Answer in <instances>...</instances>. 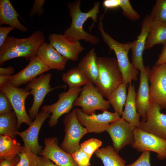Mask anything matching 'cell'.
<instances>
[{"instance_id":"obj_38","label":"cell","mask_w":166,"mask_h":166,"mask_svg":"<svg viewBox=\"0 0 166 166\" xmlns=\"http://www.w3.org/2000/svg\"><path fill=\"white\" fill-rule=\"evenodd\" d=\"M150 152L145 151L143 152L134 162L126 166H151L150 161Z\"/></svg>"},{"instance_id":"obj_15","label":"cell","mask_w":166,"mask_h":166,"mask_svg":"<svg viewBox=\"0 0 166 166\" xmlns=\"http://www.w3.org/2000/svg\"><path fill=\"white\" fill-rule=\"evenodd\" d=\"M48 38L49 43L68 60L76 61L79 54L85 49L79 41L73 40L64 34H50Z\"/></svg>"},{"instance_id":"obj_27","label":"cell","mask_w":166,"mask_h":166,"mask_svg":"<svg viewBox=\"0 0 166 166\" xmlns=\"http://www.w3.org/2000/svg\"><path fill=\"white\" fill-rule=\"evenodd\" d=\"M102 161L104 166H126V162L111 146L98 148L94 152Z\"/></svg>"},{"instance_id":"obj_7","label":"cell","mask_w":166,"mask_h":166,"mask_svg":"<svg viewBox=\"0 0 166 166\" xmlns=\"http://www.w3.org/2000/svg\"><path fill=\"white\" fill-rule=\"evenodd\" d=\"M0 90L7 97L11 104L17 117L18 128L23 123L29 126L32 121L26 112L25 102L27 97L31 94L30 92L25 88L14 87L8 82L0 87Z\"/></svg>"},{"instance_id":"obj_36","label":"cell","mask_w":166,"mask_h":166,"mask_svg":"<svg viewBox=\"0 0 166 166\" xmlns=\"http://www.w3.org/2000/svg\"><path fill=\"white\" fill-rule=\"evenodd\" d=\"M13 109L11 104L6 95L0 92V114L8 113Z\"/></svg>"},{"instance_id":"obj_8","label":"cell","mask_w":166,"mask_h":166,"mask_svg":"<svg viewBox=\"0 0 166 166\" xmlns=\"http://www.w3.org/2000/svg\"><path fill=\"white\" fill-rule=\"evenodd\" d=\"M52 77L50 73H43L28 82L25 88L30 91L33 97L32 105L28 111V115L32 120L38 114L39 108L42 104L46 95L54 89L66 88L62 85L51 88L49 82Z\"/></svg>"},{"instance_id":"obj_4","label":"cell","mask_w":166,"mask_h":166,"mask_svg":"<svg viewBox=\"0 0 166 166\" xmlns=\"http://www.w3.org/2000/svg\"><path fill=\"white\" fill-rule=\"evenodd\" d=\"M98 74L95 86L107 98L123 83L122 74L116 58L97 57Z\"/></svg>"},{"instance_id":"obj_12","label":"cell","mask_w":166,"mask_h":166,"mask_svg":"<svg viewBox=\"0 0 166 166\" xmlns=\"http://www.w3.org/2000/svg\"><path fill=\"white\" fill-rule=\"evenodd\" d=\"M134 142L132 147L138 152L152 151L157 154L160 160L166 159V140L136 128Z\"/></svg>"},{"instance_id":"obj_13","label":"cell","mask_w":166,"mask_h":166,"mask_svg":"<svg viewBox=\"0 0 166 166\" xmlns=\"http://www.w3.org/2000/svg\"><path fill=\"white\" fill-rule=\"evenodd\" d=\"M158 105L149 103L145 121H140L139 128L142 130L166 140V114L160 112Z\"/></svg>"},{"instance_id":"obj_3","label":"cell","mask_w":166,"mask_h":166,"mask_svg":"<svg viewBox=\"0 0 166 166\" xmlns=\"http://www.w3.org/2000/svg\"><path fill=\"white\" fill-rule=\"evenodd\" d=\"M106 12L105 11L99 18L98 29L104 42L108 46L110 51L113 50L115 53L122 74L123 82L127 84L131 83L132 80L136 81L138 79L139 70L130 62L128 56L133 42L120 43L114 39L105 32L103 22Z\"/></svg>"},{"instance_id":"obj_30","label":"cell","mask_w":166,"mask_h":166,"mask_svg":"<svg viewBox=\"0 0 166 166\" xmlns=\"http://www.w3.org/2000/svg\"><path fill=\"white\" fill-rule=\"evenodd\" d=\"M62 79L71 88L81 87L91 82L77 66L63 73Z\"/></svg>"},{"instance_id":"obj_40","label":"cell","mask_w":166,"mask_h":166,"mask_svg":"<svg viewBox=\"0 0 166 166\" xmlns=\"http://www.w3.org/2000/svg\"><path fill=\"white\" fill-rule=\"evenodd\" d=\"M19 160L18 155L11 159H0V166H16Z\"/></svg>"},{"instance_id":"obj_1","label":"cell","mask_w":166,"mask_h":166,"mask_svg":"<svg viewBox=\"0 0 166 166\" xmlns=\"http://www.w3.org/2000/svg\"><path fill=\"white\" fill-rule=\"evenodd\" d=\"M45 41V36L41 30L35 31L26 38L8 36L0 47V65L9 60L19 57L30 61L37 56L38 49Z\"/></svg>"},{"instance_id":"obj_17","label":"cell","mask_w":166,"mask_h":166,"mask_svg":"<svg viewBox=\"0 0 166 166\" xmlns=\"http://www.w3.org/2000/svg\"><path fill=\"white\" fill-rule=\"evenodd\" d=\"M45 147L39 155L49 159L59 166H78L71 154L63 150L58 145L55 137L46 138Z\"/></svg>"},{"instance_id":"obj_42","label":"cell","mask_w":166,"mask_h":166,"mask_svg":"<svg viewBox=\"0 0 166 166\" xmlns=\"http://www.w3.org/2000/svg\"><path fill=\"white\" fill-rule=\"evenodd\" d=\"M119 0H105L104 1L103 5L105 9H112L120 7Z\"/></svg>"},{"instance_id":"obj_33","label":"cell","mask_w":166,"mask_h":166,"mask_svg":"<svg viewBox=\"0 0 166 166\" xmlns=\"http://www.w3.org/2000/svg\"><path fill=\"white\" fill-rule=\"evenodd\" d=\"M102 142L99 140L92 138L80 144V149L91 157L93 153L101 146Z\"/></svg>"},{"instance_id":"obj_26","label":"cell","mask_w":166,"mask_h":166,"mask_svg":"<svg viewBox=\"0 0 166 166\" xmlns=\"http://www.w3.org/2000/svg\"><path fill=\"white\" fill-rule=\"evenodd\" d=\"M166 43V22H153L148 32L144 49L152 48L157 44Z\"/></svg>"},{"instance_id":"obj_21","label":"cell","mask_w":166,"mask_h":166,"mask_svg":"<svg viewBox=\"0 0 166 166\" xmlns=\"http://www.w3.org/2000/svg\"><path fill=\"white\" fill-rule=\"evenodd\" d=\"M37 56L50 70H63L68 60L59 53L49 43L45 42L38 49Z\"/></svg>"},{"instance_id":"obj_18","label":"cell","mask_w":166,"mask_h":166,"mask_svg":"<svg viewBox=\"0 0 166 166\" xmlns=\"http://www.w3.org/2000/svg\"><path fill=\"white\" fill-rule=\"evenodd\" d=\"M49 70L39 57L36 56L30 61L24 69L12 75L8 82L12 86L18 87Z\"/></svg>"},{"instance_id":"obj_20","label":"cell","mask_w":166,"mask_h":166,"mask_svg":"<svg viewBox=\"0 0 166 166\" xmlns=\"http://www.w3.org/2000/svg\"><path fill=\"white\" fill-rule=\"evenodd\" d=\"M152 22L150 15H146L142 22L141 32L137 39L133 42L131 49L132 50V63L140 71L144 66L143 53L144 50L148 30Z\"/></svg>"},{"instance_id":"obj_6","label":"cell","mask_w":166,"mask_h":166,"mask_svg":"<svg viewBox=\"0 0 166 166\" xmlns=\"http://www.w3.org/2000/svg\"><path fill=\"white\" fill-rule=\"evenodd\" d=\"M63 121L65 134L60 147L71 154L80 148L81 139L89 132L78 120L75 109L65 116Z\"/></svg>"},{"instance_id":"obj_34","label":"cell","mask_w":166,"mask_h":166,"mask_svg":"<svg viewBox=\"0 0 166 166\" xmlns=\"http://www.w3.org/2000/svg\"><path fill=\"white\" fill-rule=\"evenodd\" d=\"M120 7L124 15L129 20L135 21L140 18V15L132 8L128 0H119Z\"/></svg>"},{"instance_id":"obj_37","label":"cell","mask_w":166,"mask_h":166,"mask_svg":"<svg viewBox=\"0 0 166 166\" xmlns=\"http://www.w3.org/2000/svg\"><path fill=\"white\" fill-rule=\"evenodd\" d=\"M45 0H35L31 9L29 16L32 17L35 14L40 17L44 12L43 5L45 2Z\"/></svg>"},{"instance_id":"obj_41","label":"cell","mask_w":166,"mask_h":166,"mask_svg":"<svg viewBox=\"0 0 166 166\" xmlns=\"http://www.w3.org/2000/svg\"><path fill=\"white\" fill-rule=\"evenodd\" d=\"M36 166H59L47 158L38 156Z\"/></svg>"},{"instance_id":"obj_45","label":"cell","mask_w":166,"mask_h":166,"mask_svg":"<svg viewBox=\"0 0 166 166\" xmlns=\"http://www.w3.org/2000/svg\"><path fill=\"white\" fill-rule=\"evenodd\" d=\"M12 76L6 75H0V87L6 82H8Z\"/></svg>"},{"instance_id":"obj_22","label":"cell","mask_w":166,"mask_h":166,"mask_svg":"<svg viewBox=\"0 0 166 166\" xmlns=\"http://www.w3.org/2000/svg\"><path fill=\"white\" fill-rule=\"evenodd\" d=\"M21 18L13 7L9 0H0V25H8L22 32H26L27 29L19 21Z\"/></svg>"},{"instance_id":"obj_44","label":"cell","mask_w":166,"mask_h":166,"mask_svg":"<svg viewBox=\"0 0 166 166\" xmlns=\"http://www.w3.org/2000/svg\"><path fill=\"white\" fill-rule=\"evenodd\" d=\"M14 73V69L11 66L6 68L0 67V75H11Z\"/></svg>"},{"instance_id":"obj_28","label":"cell","mask_w":166,"mask_h":166,"mask_svg":"<svg viewBox=\"0 0 166 166\" xmlns=\"http://www.w3.org/2000/svg\"><path fill=\"white\" fill-rule=\"evenodd\" d=\"M18 121L14 111L0 115V135L14 138L18 132Z\"/></svg>"},{"instance_id":"obj_23","label":"cell","mask_w":166,"mask_h":166,"mask_svg":"<svg viewBox=\"0 0 166 166\" xmlns=\"http://www.w3.org/2000/svg\"><path fill=\"white\" fill-rule=\"evenodd\" d=\"M136 95L134 84L132 85L131 83L129 84L125 108L121 118L136 128H139L140 116L136 110Z\"/></svg>"},{"instance_id":"obj_14","label":"cell","mask_w":166,"mask_h":166,"mask_svg":"<svg viewBox=\"0 0 166 166\" xmlns=\"http://www.w3.org/2000/svg\"><path fill=\"white\" fill-rule=\"evenodd\" d=\"M136 128L122 118L111 123L107 132L113 141V148L117 152L126 145H133Z\"/></svg>"},{"instance_id":"obj_43","label":"cell","mask_w":166,"mask_h":166,"mask_svg":"<svg viewBox=\"0 0 166 166\" xmlns=\"http://www.w3.org/2000/svg\"><path fill=\"white\" fill-rule=\"evenodd\" d=\"M162 49L155 64L160 65L166 63V43L163 45Z\"/></svg>"},{"instance_id":"obj_29","label":"cell","mask_w":166,"mask_h":166,"mask_svg":"<svg viewBox=\"0 0 166 166\" xmlns=\"http://www.w3.org/2000/svg\"><path fill=\"white\" fill-rule=\"evenodd\" d=\"M127 84L122 83L113 90L107 98L110 105L114 109L115 112L121 117L123 112L127 95Z\"/></svg>"},{"instance_id":"obj_16","label":"cell","mask_w":166,"mask_h":166,"mask_svg":"<svg viewBox=\"0 0 166 166\" xmlns=\"http://www.w3.org/2000/svg\"><path fill=\"white\" fill-rule=\"evenodd\" d=\"M49 117V113L42 110L38 113L28 128L17 133V135L22 138L25 148L31 151L37 155L42 150V147L38 142L39 132L44 122Z\"/></svg>"},{"instance_id":"obj_10","label":"cell","mask_w":166,"mask_h":166,"mask_svg":"<svg viewBox=\"0 0 166 166\" xmlns=\"http://www.w3.org/2000/svg\"><path fill=\"white\" fill-rule=\"evenodd\" d=\"M77 118L89 133H100L107 131L110 124L121 118L118 114L107 110L103 111L101 114L95 113L88 115L84 113L81 109H75Z\"/></svg>"},{"instance_id":"obj_32","label":"cell","mask_w":166,"mask_h":166,"mask_svg":"<svg viewBox=\"0 0 166 166\" xmlns=\"http://www.w3.org/2000/svg\"><path fill=\"white\" fill-rule=\"evenodd\" d=\"M18 155L20 160L16 166H36L38 156L31 151L25 148Z\"/></svg>"},{"instance_id":"obj_11","label":"cell","mask_w":166,"mask_h":166,"mask_svg":"<svg viewBox=\"0 0 166 166\" xmlns=\"http://www.w3.org/2000/svg\"><path fill=\"white\" fill-rule=\"evenodd\" d=\"M148 80L150 83V103L166 110V63L155 64L151 69Z\"/></svg>"},{"instance_id":"obj_5","label":"cell","mask_w":166,"mask_h":166,"mask_svg":"<svg viewBox=\"0 0 166 166\" xmlns=\"http://www.w3.org/2000/svg\"><path fill=\"white\" fill-rule=\"evenodd\" d=\"M93 83L90 82L84 86L79 95L74 102L73 107L79 106L85 113L90 115L97 110H107L110 108L109 101Z\"/></svg>"},{"instance_id":"obj_39","label":"cell","mask_w":166,"mask_h":166,"mask_svg":"<svg viewBox=\"0 0 166 166\" xmlns=\"http://www.w3.org/2000/svg\"><path fill=\"white\" fill-rule=\"evenodd\" d=\"M15 28L12 26H0V47H1L7 37L8 34Z\"/></svg>"},{"instance_id":"obj_9","label":"cell","mask_w":166,"mask_h":166,"mask_svg":"<svg viewBox=\"0 0 166 166\" xmlns=\"http://www.w3.org/2000/svg\"><path fill=\"white\" fill-rule=\"evenodd\" d=\"M81 89V87H69L67 91L59 94L58 100L56 102L42 107V111L52 113L48 122L50 127L56 125L61 116L70 112L73 107L74 102L79 95Z\"/></svg>"},{"instance_id":"obj_2","label":"cell","mask_w":166,"mask_h":166,"mask_svg":"<svg viewBox=\"0 0 166 166\" xmlns=\"http://www.w3.org/2000/svg\"><path fill=\"white\" fill-rule=\"evenodd\" d=\"M81 4L80 0H76L68 3L67 7L72 21L70 26L65 30L64 34L75 41L84 40L93 45L97 44L100 42L98 38L85 31L83 29V26L87 20L91 18L93 21L92 24L89 27V30L91 31L94 27L95 23L98 22L97 15L99 12L100 3L96 2L93 7L86 12L81 11Z\"/></svg>"},{"instance_id":"obj_24","label":"cell","mask_w":166,"mask_h":166,"mask_svg":"<svg viewBox=\"0 0 166 166\" xmlns=\"http://www.w3.org/2000/svg\"><path fill=\"white\" fill-rule=\"evenodd\" d=\"M97 57L95 49L93 48L82 57L77 66L89 80L94 84L98 74Z\"/></svg>"},{"instance_id":"obj_19","label":"cell","mask_w":166,"mask_h":166,"mask_svg":"<svg viewBox=\"0 0 166 166\" xmlns=\"http://www.w3.org/2000/svg\"><path fill=\"white\" fill-rule=\"evenodd\" d=\"M151 69L145 66L140 71V83L136 93V110L142 120L145 121L147 109L150 103V86L148 84L149 75Z\"/></svg>"},{"instance_id":"obj_31","label":"cell","mask_w":166,"mask_h":166,"mask_svg":"<svg viewBox=\"0 0 166 166\" xmlns=\"http://www.w3.org/2000/svg\"><path fill=\"white\" fill-rule=\"evenodd\" d=\"M150 14L153 22H166V0H157Z\"/></svg>"},{"instance_id":"obj_25","label":"cell","mask_w":166,"mask_h":166,"mask_svg":"<svg viewBox=\"0 0 166 166\" xmlns=\"http://www.w3.org/2000/svg\"><path fill=\"white\" fill-rule=\"evenodd\" d=\"M25 149L14 139L8 135H0V159L12 158Z\"/></svg>"},{"instance_id":"obj_35","label":"cell","mask_w":166,"mask_h":166,"mask_svg":"<svg viewBox=\"0 0 166 166\" xmlns=\"http://www.w3.org/2000/svg\"><path fill=\"white\" fill-rule=\"evenodd\" d=\"M78 166H89L91 157L83 152L80 149L71 154Z\"/></svg>"}]
</instances>
